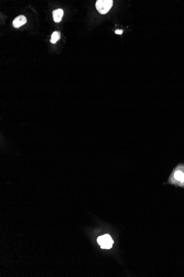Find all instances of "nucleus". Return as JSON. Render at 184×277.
Returning a JSON list of instances; mask_svg holds the SVG:
<instances>
[{
	"instance_id": "nucleus-1",
	"label": "nucleus",
	"mask_w": 184,
	"mask_h": 277,
	"mask_svg": "<svg viewBox=\"0 0 184 277\" xmlns=\"http://www.w3.org/2000/svg\"><path fill=\"white\" fill-rule=\"evenodd\" d=\"M113 5L112 0H98L96 3V8L101 14H106L110 10Z\"/></svg>"
},
{
	"instance_id": "nucleus-2",
	"label": "nucleus",
	"mask_w": 184,
	"mask_h": 277,
	"mask_svg": "<svg viewBox=\"0 0 184 277\" xmlns=\"http://www.w3.org/2000/svg\"><path fill=\"white\" fill-rule=\"evenodd\" d=\"M97 242L103 249H111L114 244L113 239L109 234H104L102 236H99L97 239Z\"/></svg>"
},
{
	"instance_id": "nucleus-3",
	"label": "nucleus",
	"mask_w": 184,
	"mask_h": 277,
	"mask_svg": "<svg viewBox=\"0 0 184 277\" xmlns=\"http://www.w3.org/2000/svg\"><path fill=\"white\" fill-rule=\"evenodd\" d=\"M26 17L23 15H20L14 19V21H13V26L14 28H18L24 25V24L26 23Z\"/></svg>"
},
{
	"instance_id": "nucleus-4",
	"label": "nucleus",
	"mask_w": 184,
	"mask_h": 277,
	"mask_svg": "<svg viewBox=\"0 0 184 277\" xmlns=\"http://www.w3.org/2000/svg\"><path fill=\"white\" fill-rule=\"evenodd\" d=\"M54 21L56 23L60 22L61 21L62 18L64 15V11L62 9H57L55 10L52 12Z\"/></svg>"
},
{
	"instance_id": "nucleus-5",
	"label": "nucleus",
	"mask_w": 184,
	"mask_h": 277,
	"mask_svg": "<svg viewBox=\"0 0 184 277\" xmlns=\"http://www.w3.org/2000/svg\"><path fill=\"white\" fill-rule=\"evenodd\" d=\"M60 38H61L60 33L59 32L56 31V32H54V33H52L51 38L50 39V42H51V43L54 44V43H56L57 41L59 40Z\"/></svg>"
},
{
	"instance_id": "nucleus-6",
	"label": "nucleus",
	"mask_w": 184,
	"mask_h": 277,
	"mask_svg": "<svg viewBox=\"0 0 184 277\" xmlns=\"http://www.w3.org/2000/svg\"><path fill=\"white\" fill-rule=\"evenodd\" d=\"M184 173H182V172L177 171L176 173H175V178L176 180L182 182L183 178H184Z\"/></svg>"
},
{
	"instance_id": "nucleus-7",
	"label": "nucleus",
	"mask_w": 184,
	"mask_h": 277,
	"mask_svg": "<svg viewBox=\"0 0 184 277\" xmlns=\"http://www.w3.org/2000/svg\"><path fill=\"white\" fill-rule=\"evenodd\" d=\"M123 32V30H116L115 31V33L117 34H121Z\"/></svg>"
},
{
	"instance_id": "nucleus-8",
	"label": "nucleus",
	"mask_w": 184,
	"mask_h": 277,
	"mask_svg": "<svg viewBox=\"0 0 184 277\" xmlns=\"http://www.w3.org/2000/svg\"><path fill=\"white\" fill-rule=\"evenodd\" d=\"M182 182H184V178H183V180H182Z\"/></svg>"
}]
</instances>
